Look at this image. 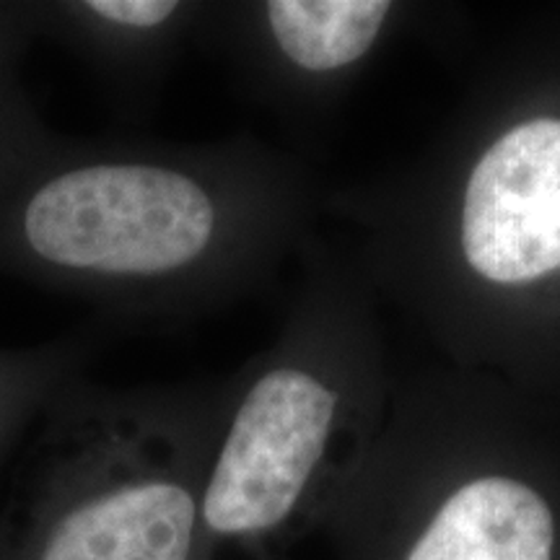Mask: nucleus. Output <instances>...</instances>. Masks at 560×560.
Masks as SVG:
<instances>
[{"instance_id": "5", "label": "nucleus", "mask_w": 560, "mask_h": 560, "mask_svg": "<svg viewBox=\"0 0 560 560\" xmlns=\"http://www.w3.org/2000/svg\"><path fill=\"white\" fill-rule=\"evenodd\" d=\"M208 459L120 452L55 503L24 560H213L200 501Z\"/></svg>"}, {"instance_id": "4", "label": "nucleus", "mask_w": 560, "mask_h": 560, "mask_svg": "<svg viewBox=\"0 0 560 560\" xmlns=\"http://www.w3.org/2000/svg\"><path fill=\"white\" fill-rule=\"evenodd\" d=\"M423 13V5L397 0L247 3L242 37L252 79L280 117L314 125Z\"/></svg>"}, {"instance_id": "2", "label": "nucleus", "mask_w": 560, "mask_h": 560, "mask_svg": "<svg viewBox=\"0 0 560 560\" xmlns=\"http://www.w3.org/2000/svg\"><path fill=\"white\" fill-rule=\"evenodd\" d=\"M304 280L268 350L244 369L202 480L210 550L285 560L325 527L387 418L389 374L376 296L353 260L301 247Z\"/></svg>"}, {"instance_id": "1", "label": "nucleus", "mask_w": 560, "mask_h": 560, "mask_svg": "<svg viewBox=\"0 0 560 560\" xmlns=\"http://www.w3.org/2000/svg\"><path fill=\"white\" fill-rule=\"evenodd\" d=\"M353 265L454 369L520 380L560 285V109L511 66L475 75L436 138L382 177L322 192Z\"/></svg>"}, {"instance_id": "3", "label": "nucleus", "mask_w": 560, "mask_h": 560, "mask_svg": "<svg viewBox=\"0 0 560 560\" xmlns=\"http://www.w3.org/2000/svg\"><path fill=\"white\" fill-rule=\"evenodd\" d=\"M340 560H558V511L524 457L506 382L462 369L395 382L325 527Z\"/></svg>"}, {"instance_id": "6", "label": "nucleus", "mask_w": 560, "mask_h": 560, "mask_svg": "<svg viewBox=\"0 0 560 560\" xmlns=\"http://www.w3.org/2000/svg\"><path fill=\"white\" fill-rule=\"evenodd\" d=\"M182 5L174 0H91L86 11L102 21L132 30H161L170 26Z\"/></svg>"}]
</instances>
